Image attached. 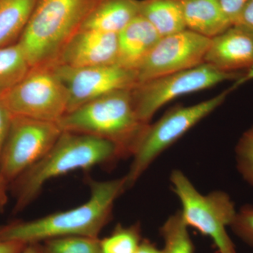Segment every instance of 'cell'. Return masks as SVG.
Masks as SVG:
<instances>
[{"label":"cell","mask_w":253,"mask_h":253,"mask_svg":"<svg viewBox=\"0 0 253 253\" xmlns=\"http://www.w3.org/2000/svg\"><path fill=\"white\" fill-rule=\"evenodd\" d=\"M90 196L78 207L30 221H14L0 227V239L23 244L67 236L99 238L112 218L113 208L126 190L124 176L111 180L89 181Z\"/></svg>","instance_id":"cell-1"},{"label":"cell","mask_w":253,"mask_h":253,"mask_svg":"<svg viewBox=\"0 0 253 253\" xmlns=\"http://www.w3.org/2000/svg\"><path fill=\"white\" fill-rule=\"evenodd\" d=\"M119 158L117 148L110 141L63 131L49 151L10 184L15 199L14 212L26 209L51 179Z\"/></svg>","instance_id":"cell-2"},{"label":"cell","mask_w":253,"mask_h":253,"mask_svg":"<svg viewBox=\"0 0 253 253\" xmlns=\"http://www.w3.org/2000/svg\"><path fill=\"white\" fill-rule=\"evenodd\" d=\"M131 89L114 91L86 103L64 115L58 125L63 131L110 141L121 158L133 157L150 123L138 116Z\"/></svg>","instance_id":"cell-3"},{"label":"cell","mask_w":253,"mask_h":253,"mask_svg":"<svg viewBox=\"0 0 253 253\" xmlns=\"http://www.w3.org/2000/svg\"><path fill=\"white\" fill-rule=\"evenodd\" d=\"M102 0H37L18 44L31 68L54 64Z\"/></svg>","instance_id":"cell-4"},{"label":"cell","mask_w":253,"mask_h":253,"mask_svg":"<svg viewBox=\"0 0 253 253\" xmlns=\"http://www.w3.org/2000/svg\"><path fill=\"white\" fill-rule=\"evenodd\" d=\"M253 78V70L234 85L211 99L189 106H177L150 125L124 176L126 189L136 184L160 155L179 140L191 128L209 116L225 101L231 91Z\"/></svg>","instance_id":"cell-5"},{"label":"cell","mask_w":253,"mask_h":253,"mask_svg":"<svg viewBox=\"0 0 253 253\" xmlns=\"http://www.w3.org/2000/svg\"><path fill=\"white\" fill-rule=\"evenodd\" d=\"M169 180L181 203V217L186 225L211 238L217 253H236L227 231L237 212L230 196L222 191L201 194L179 169L172 171Z\"/></svg>","instance_id":"cell-6"},{"label":"cell","mask_w":253,"mask_h":253,"mask_svg":"<svg viewBox=\"0 0 253 253\" xmlns=\"http://www.w3.org/2000/svg\"><path fill=\"white\" fill-rule=\"evenodd\" d=\"M229 73L204 63L184 70L144 82L131 89L136 113L149 124L158 110L179 96L196 92L227 81H238L250 72Z\"/></svg>","instance_id":"cell-7"},{"label":"cell","mask_w":253,"mask_h":253,"mask_svg":"<svg viewBox=\"0 0 253 253\" xmlns=\"http://www.w3.org/2000/svg\"><path fill=\"white\" fill-rule=\"evenodd\" d=\"M1 96L13 116L58 123L68 112L67 89L51 66L31 68L22 81Z\"/></svg>","instance_id":"cell-8"},{"label":"cell","mask_w":253,"mask_h":253,"mask_svg":"<svg viewBox=\"0 0 253 253\" xmlns=\"http://www.w3.org/2000/svg\"><path fill=\"white\" fill-rule=\"evenodd\" d=\"M62 131L57 123L13 116L0 158V176L6 184L41 159Z\"/></svg>","instance_id":"cell-9"},{"label":"cell","mask_w":253,"mask_h":253,"mask_svg":"<svg viewBox=\"0 0 253 253\" xmlns=\"http://www.w3.org/2000/svg\"><path fill=\"white\" fill-rule=\"evenodd\" d=\"M49 66L67 89V113L110 93L131 89L138 84L136 71L118 64L80 68L59 65Z\"/></svg>","instance_id":"cell-10"},{"label":"cell","mask_w":253,"mask_h":253,"mask_svg":"<svg viewBox=\"0 0 253 253\" xmlns=\"http://www.w3.org/2000/svg\"><path fill=\"white\" fill-rule=\"evenodd\" d=\"M211 42L189 30L163 37L136 70L138 84L202 64Z\"/></svg>","instance_id":"cell-11"},{"label":"cell","mask_w":253,"mask_h":253,"mask_svg":"<svg viewBox=\"0 0 253 253\" xmlns=\"http://www.w3.org/2000/svg\"><path fill=\"white\" fill-rule=\"evenodd\" d=\"M118 56V34L81 30L68 41L53 65L80 68L117 64Z\"/></svg>","instance_id":"cell-12"},{"label":"cell","mask_w":253,"mask_h":253,"mask_svg":"<svg viewBox=\"0 0 253 253\" xmlns=\"http://www.w3.org/2000/svg\"><path fill=\"white\" fill-rule=\"evenodd\" d=\"M204 63L224 72L253 70V31L233 25L212 38Z\"/></svg>","instance_id":"cell-13"},{"label":"cell","mask_w":253,"mask_h":253,"mask_svg":"<svg viewBox=\"0 0 253 253\" xmlns=\"http://www.w3.org/2000/svg\"><path fill=\"white\" fill-rule=\"evenodd\" d=\"M161 38L154 26L139 14L118 33L117 64L136 71Z\"/></svg>","instance_id":"cell-14"},{"label":"cell","mask_w":253,"mask_h":253,"mask_svg":"<svg viewBox=\"0 0 253 253\" xmlns=\"http://www.w3.org/2000/svg\"><path fill=\"white\" fill-rule=\"evenodd\" d=\"M186 30L212 38L233 26L219 0H180Z\"/></svg>","instance_id":"cell-15"},{"label":"cell","mask_w":253,"mask_h":253,"mask_svg":"<svg viewBox=\"0 0 253 253\" xmlns=\"http://www.w3.org/2000/svg\"><path fill=\"white\" fill-rule=\"evenodd\" d=\"M140 0H102L81 30L118 34L139 15Z\"/></svg>","instance_id":"cell-16"},{"label":"cell","mask_w":253,"mask_h":253,"mask_svg":"<svg viewBox=\"0 0 253 253\" xmlns=\"http://www.w3.org/2000/svg\"><path fill=\"white\" fill-rule=\"evenodd\" d=\"M139 14L161 38L186 30L180 0H140Z\"/></svg>","instance_id":"cell-17"},{"label":"cell","mask_w":253,"mask_h":253,"mask_svg":"<svg viewBox=\"0 0 253 253\" xmlns=\"http://www.w3.org/2000/svg\"><path fill=\"white\" fill-rule=\"evenodd\" d=\"M37 0H0V48L18 42Z\"/></svg>","instance_id":"cell-18"},{"label":"cell","mask_w":253,"mask_h":253,"mask_svg":"<svg viewBox=\"0 0 253 253\" xmlns=\"http://www.w3.org/2000/svg\"><path fill=\"white\" fill-rule=\"evenodd\" d=\"M31 68L18 42L0 48V95L7 92L22 81Z\"/></svg>","instance_id":"cell-19"},{"label":"cell","mask_w":253,"mask_h":253,"mask_svg":"<svg viewBox=\"0 0 253 253\" xmlns=\"http://www.w3.org/2000/svg\"><path fill=\"white\" fill-rule=\"evenodd\" d=\"M164 241L163 253H194V245L189 226L183 220L180 211L166 219L160 229Z\"/></svg>","instance_id":"cell-20"},{"label":"cell","mask_w":253,"mask_h":253,"mask_svg":"<svg viewBox=\"0 0 253 253\" xmlns=\"http://www.w3.org/2000/svg\"><path fill=\"white\" fill-rule=\"evenodd\" d=\"M139 223L125 226L118 224L111 235L99 239L102 253H135L142 241Z\"/></svg>","instance_id":"cell-21"},{"label":"cell","mask_w":253,"mask_h":253,"mask_svg":"<svg viewBox=\"0 0 253 253\" xmlns=\"http://www.w3.org/2000/svg\"><path fill=\"white\" fill-rule=\"evenodd\" d=\"M48 253H102L99 238L67 236L44 241Z\"/></svg>","instance_id":"cell-22"},{"label":"cell","mask_w":253,"mask_h":253,"mask_svg":"<svg viewBox=\"0 0 253 253\" xmlns=\"http://www.w3.org/2000/svg\"><path fill=\"white\" fill-rule=\"evenodd\" d=\"M235 154L238 171L243 179L253 187V126L240 138Z\"/></svg>","instance_id":"cell-23"},{"label":"cell","mask_w":253,"mask_h":253,"mask_svg":"<svg viewBox=\"0 0 253 253\" xmlns=\"http://www.w3.org/2000/svg\"><path fill=\"white\" fill-rule=\"evenodd\" d=\"M229 228L243 242L253 249V206L245 205L238 210Z\"/></svg>","instance_id":"cell-24"},{"label":"cell","mask_w":253,"mask_h":253,"mask_svg":"<svg viewBox=\"0 0 253 253\" xmlns=\"http://www.w3.org/2000/svg\"><path fill=\"white\" fill-rule=\"evenodd\" d=\"M12 118V113L10 112L7 106L5 104L4 100L0 95V158H1L5 141L9 134Z\"/></svg>","instance_id":"cell-25"},{"label":"cell","mask_w":253,"mask_h":253,"mask_svg":"<svg viewBox=\"0 0 253 253\" xmlns=\"http://www.w3.org/2000/svg\"><path fill=\"white\" fill-rule=\"evenodd\" d=\"M247 1L248 0H219L224 14L232 25L235 23L236 18Z\"/></svg>","instance_id":"cell-26"},{"label":"cell","mask_w":253,"mask_h":253,"mask_svg":"<svg viewBox=\"0 0 253 253\" xmlns=\"http://www.w3.org/2000/svg\"><path fill=\"white\" fill-rule=\"evenodd\" d=\"M234 25L244 26L253 31V0H248Z\"/></svg>","instance_id":"cell-27"},{"label":"cell","mask_w":253,"mask_h":253,"mask_svg":"<svg viewBox=\"0 0 253 253\" xmlns=\"http://www.w3.org/2000/svg\"><path fill=\"white\" fill-rule=\"evenodd\" d=\"M26 244L0 239V253H19Z\"/></svg>","instance_id":"cell-28"},{"label":"cell","mask_w":253,"mask_h":253,"mask_svg":"<svg viewBox=\"0 0 253 253\" xmlns=\"http://www.w3.org/2000/svg\"><path fill=\"white\" fill-rule=\"evenodd\" d=\"M8 189L9 185L0 176V213L4 212L8 204Z\"/></svg>","instance_id":"cell-29"},{"label":"cell","mask_w":253,"mask_h":253,"mask_svg":"<svg viewBox=\"0 0 253 253\" xmlns=\"http://www.w3.org/2000/svg\"><path fill=\"white\" fill-rule=\"evenodd\" d=\"M135 253H163V251L149 240L143 239Z\"/></svg>","instance_id":"cell-30"},{"label":"cell","mask_w":253,"mask_h":253,"mask_svg":"<svg viewBox=\"0 0 253 253\" xmlns=\"http://www.w3.org/2000/svg\"><path fill=\"white\" fill-rule=\"evenodd\" d=\"M19 253H48L44 246L40 243L26 244Z\"/></svg>","instance_id":"cell-31"}]
</instances>
